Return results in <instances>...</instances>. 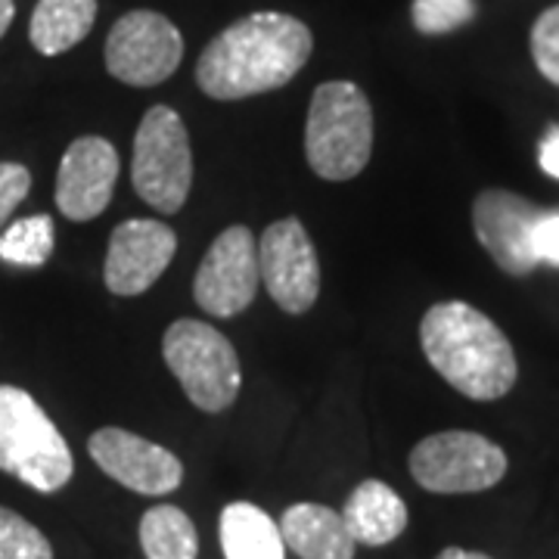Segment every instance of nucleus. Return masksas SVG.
I'll return each mask as SVG.
<instances>
[{
	"instance_id": "nucleus-6",
	"label": "nucleus",
	"mask_w": 559,
	"mask_h": 559,
	"mask_svg": "<svg viewBox=\"0 0 559 559\" xmlns=\"http://www.w3.org/2000/svg\"><path fill=\"white\" fill-rule=\"evenodd\" d=\"M134 190L162 215H178L193 187V150L187 124L171 106H153L134 134Z\"/></svg>"
},
{
	"instance_id": "nucleus-21",
	"label": "nucleus",
	"mask_w": 559,
	"mask_h": 559,
	"mask_svg": "<svg viewBox=\"0 0 559 559\" xmlns=\"http://www.w3.org/2000/svg\"><path fill=\"white\" fill-rule=\"evenodd\" d=\"M0 559H53V547L38 525L0 507Z\"/></svg>"
},
{
	"instance_id": "nucleus-11",
	"label": "nucleus",
	"mask_w": 559,
	"mask_h": 559,
	"mask_svg": "<svg viewBox=\"0 0 559 559\" xmlns=\"http://www.w3.org/2000/svg\"><path fill=\"white\" fill-rule=\"evenodd\" d=\"M178 252V234L153 218L121 221L109 237L103 283L112 296H143L165 274Z\"/></svg>"
},
{
	"instance_id": "nucleus-19",
	"label": "nucleus",
	"mask_w": 559,
	"mask_h": 559,
	"mask_svg": "<svg viewBox=\"0 0 559 559\" xmlns=\"http://www.w3.org/2000/svg\"><path fill=\"white\" fill-rule=\"evenodd\" d=\"M140 547L146 559H197L200 535L193 520L171 503H159L140 520Z\"/></svg>"
},
{
	"instance_id": "nucleus-27",
	"label": "nucleus",
	"mask_w": 559,
	"mask_h": 559,
	"mask_svg": "<svg viewBox=\"0 0 559 559\" xmlns=\"http://www.w3.org/2000/svg\"><path fill=\"white\" fill-rule=\"evenodd\" d=\"M13 16H16V3H13V0H0V38L10 32Z\"/></svg>"
},
{
	"instance_id": "nucleus-12",
	"label": "nucleus",
	"mask_w": 559,
	"mask_h": 559,
	"mask_svg": "<svg viewBox=\"0 0 559 559\" xmlns=\"http://www.w3.org/2000/svg\"><path fill=\"white\" fill-rule=\"evenodd\" d=\"M87 454L109 479L146 498L171 495L183 481V466L168 448L119 426L97 429L87 441Z\"/></svg>"
},
{
	"instance_id": "nucleus-5",
	"label": "nucleus",
	"mask_w": 559,
	"mask_h": 559,
	"mask_svg": "<svg viewBox=\"0 0 559 559\" xmlns=\"http://www.w3.org/2000/svg\"><path fill=\"white\" fill-rule=\"evenodd\" d=\"M162 358L187 399L205 414L227 411L240 395L242 373L237 348L205 320H175L162 336Z\"/></svg>"
},
{
	"instance_id": "nucleus-25",
	"label": "nucleus",
	"mask_w": 559,
	"mask_h": 559,
	"mask_svg": "<svg viewBox=\"0 0 559 559\" xmlns=\"http://www.w3.org/2000/svg\"><path fill=\"white\" fill-rule=\"evenodd\" d=\"M532 255L538 264H559V212H544L532 227Z\"/></svg>"
},
{
	"instance_id": "nucleus-7",
	"label": "nucleus",
	"mask_w": 559,
	"mask_h": 559,
	"mask_svg": "<svg viewBox=\"0 0 559 559\" xmlns=\"http://www.w3.org/2000/svg\"><path fill=\"white\" fill-rule=\"evenodd\" d=\"M411 476L432 495H476L507 476V454L479 432H436L411 451Z\"/></svg>"
},
{
	"instance_id": "nucleus-3",
	"label": "nucleus",
	"mask_w": 559,
	"mask_h": 559,
	"mask_svg": "<svg viewBox=\"0 0 559 559\" xmlns=\"http://www.w3.org/2000/svg\"><path fill=\"white\" fill-rule=\"evenodd\" d=\"M305 156L323 180L358 178L373 156V109L355 81H326L311 97Z\"/></svg>"
},
{
	"instance_id": "nucleus-28",
	"label": "nucleus",
	"mask_w": 559,
	"mask_h": 559,
	"mask_svg": "<svg viewBox=\"0 0 559 559\" xmlns=\"http://www.w3.org/2000/svg\"><path fill=\"white\" fill-rule=\"evenodd\" d=\"M436 559H491L488 554H476V550H463V547H444Z\"/></svg>"
},
{
	"instance_id": "nucleus-2",
	"label": "nucleus",
	"mask_w": 559,
	"mask_h": 559,
	"mask_svg": "<svg viewBox=\"0 0 559 559\" xmlns=\"http://www.w3.org/2000/svg\"><path fill=\"white\" fill-rule=\"evenodd\" d=\"M419 345L441 380L473 401L503 399L520 377L510 340L466 301H439L419 320Z\"/></svg>"
},
{
	"instance_id": "nucleus-10",
	"label": "nucleus",
	"mask_w": 559,
	"mask_h": 559,
	"mask_svg": "<svg viewBox=\"0 0 559 559\" xmlns=\"http://www.w3.org/2000/svg\"><path fill=\"white\" fill-rule=\"evenodd\" d=\"M259 277L286 314H305L320 296V261L299 218L274 221L259 240Z\"/></svg>"
},
{
	"instance_id": "nucleus-24",
	"label": "nucleus",
	"mask_w": 559,
	"mask_h": 559,
	"mask_svg": "<svg viewBox=\"0 0 559 559\" xmlns=\"http://www.w3.org/2000/svg\"><path fill=\"white\" fill-rule=\"evenodd\" d=\"M32 190V171L20 162H0V227L22 205Z\"/></svg>"
},
{
	"instance_id": "nucleus-16",
	"label": "nucleus",
	"mask_w": 559,
	"mask_h": 559,
	"mask_svg": "<svg viewBox=\"0 0 559 559\" xmlns=\"http://www.w3.org/2000/svg\"><path fill=\"white\" fill-rule=\"evenodd\" d=\"M280 535L299 559H355L342 513L323 503H293L280 520Z\"/></svg>"
},
{
	"instance_id": "nucleus-13",
	"label": "nucleus",
	"mask_w": 559,
	"mask_h": 559,
	"mask_svg": "<svg viewBox=\"0 0 559 559\" xmlns=\"http://www.w3.org/2000/svg\"><path fill=\"white\" fill-rule=\"evenodd\" d=\"M540 215L544 209H538L535 202L513 190L491 187L481 190L473 202V230L500 271L525 277L538 267L532 255V227L538 224Z\"/></svg>"
},
{
	"instance_id": "nucleus-9",
	"label": "nucleus",
	"mask_w": 559,
	"mask_h": 559,
	"mask_svg": "<svg viewBox=\"0 0 559 559\" xmlns=\"http://www.w3.org/2000/svg\"><path fill=\"white\" fill-rule=\"evenodd\" d=\"M259 283L255 237L246 224H234L209 246L193 280V299L212 318H237L252 305Z\"/></svg>"
},
{
	"instance_id": "nucleus-20",
	"label": "nucleus",
	"mask_w": 559,
	"mask_h": 559,
	"mask_svg": "<svg viewBox=\"0 0 559 559\" xmlns=\"http://www.w3.org/2000/svg\"><path fill=\"white\" fill-rule=\"evenodd\" d=\"M57 246V230L47 215H28V218L13 221L0 234V261L13 267H40L53 255Z\"/></svg>"
},
{
	"instance_id": "nucleus-23",
	"label": "nucleus",
	"mask_w": 559,
	"mask_h": 559,
	"mask_svg": "<svg viewBox=\"0 0 559 559\" xmlns=\"http://www.w3.org/2000/svg\"><path fill=\"white\" fill-rule=\"evenodd\" d=\"M532 60L540 75L559 87V3L544 10L532 25Z\"/></svg>"
},
{
	"instance_id": "nucleus-17",
	"label": "nucleus",
	"mask_w": 559,
	"mask_h": 559,
	"mask_svg": "<svg viewBox=\"0 0 559 559\" xmlns=\"http://www.w3.org/2000/svg\"><path fill=\"white\" fill-rule=\"evenodd\" d=\"M218 535L224 559H286L280 525L249 500L224 507Z\"/></svg>"
},
{
	"instance_id": "nucleus-22",
	"label": "nucleus",
	"mask_w": 559,
	"mask_h": 559,
	"mask_svg": "<svg viewBox=\"0 0 559 559\" xmlns=\"http://www.w3.org/2000/svg\"><path fill=\"white\" fill-rule=\"evenodd\" d=\"M411 20L419 35H451L476 20V0H414Z\"/></svg>"
},
{
	"instance_id": "nucleus-18",
	"label": "nucleus",
	"mask_w": 559,
	"mask_h": 559,
	"mask_svg": "<svg viewBox=\"0 0 559 559\" xmlns=\"http://www.w3.org/2000/svg\"><path fill=\"white\" fill-rule=\"evenodd\" d=\"M97 22V0H38L28 38L40 57H60L91 35Z\"/></svg>"
},
{
	"instance_id": "nucleus-1",
	"label": "nucleus",
	"mask_w": 559,
	"mask_h": 559,
	"mask_svg": "<svg viewBox=\"0 0 559 559\" xmlns=\"http://www.w3.org/2000/svg\"><path fill=\"white\" fill-rule=\"evenodd\" d=\"M311 28L289 13H252L209 40L197 62V84L212 100H246L277 91L311 57Z\"/></svg>"
},
{
	"instance_id": "nucleus-14",
	"label": "nucleus",
	"mask_w": 559,
	"mask_h": 559,
	"mask_svg": "<svg viewBox=\"0 0 559 559\" xmlns=\"http://www.w3.org/2000/svg\"><path fill=\"white\" fill-rule=\"evenodd\" d=\"M119 168V153L106 138L72 140L57 171V209L79 224L100 218L112 202Z\"/></svg>"
},
{
	"instance_id": "nucleus-15",
	"label": "nucleus",
	"mask_w": 559,
	"mask_h": 559,
	"mask_svg": "<svg viewBox=\"0 0 559 559\" xmlns=\"http://www.w3.org/2000/svg\"><path fill=\"white\" fill-rule=\"evenodd\" d=\"M342 522L355 544L364 547H385L404 535L407 528V503L395 488L380 479L360 481L345 500Z\"/></svg>"
},
{
	"instance_id": "nucleus-4",
	"label": "nucleus",
	"mask_w": 559,
	"mask_h": 559,
	"mask_svg": "<svg viewBox=\"0 0 559 559\" xmlns=\"http://www.w3.org/2000/svg\"><path fill=\"white\" fill-rule=\"evenodd\" d=\"M0 473L40 495L66 488L75 473V457L57 423L20 385H0Z\"/></svg>"
},
{
	"instance_id": "nucleus-8",
	"label": "nucleus",
	"mask_w": 559,
	"mask_h": 559,
	"mask_svg": "<svg viewBox=\"0 0 559 559\" xmlns=\"http://www.w3.org/2000/svg\"><path fill=\"white\" fill-rule=\"evenodd\" d=\"M106 72L131 87H156L178 72L183 38L178 25L156 10L124 13L103 47Z\"/></svg>"
},
{
	"instance_id": "nucleus-26",
	"label": "nucleus",
	"mask_w": 559,
	"mask_h": 559,
	"mask_svg": "<svg viewBox=\"0 0 559 559\" xmlns=\"http://www.w3.org/2000/svg\"><path fill=\"white\" fill-rule=\"evenodd\" d=\"M538 162L544 168V175H550L554 180H559V128H554L547 138L540 140Z\"/></svg>"
}]
</instances>
